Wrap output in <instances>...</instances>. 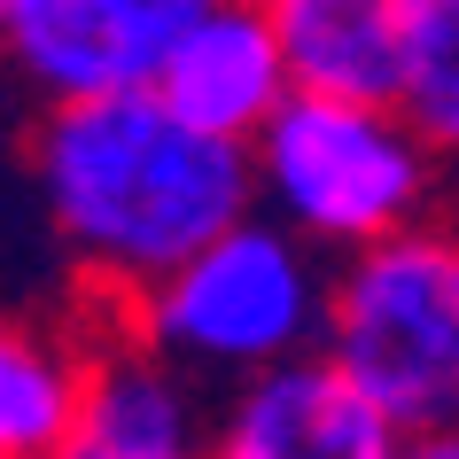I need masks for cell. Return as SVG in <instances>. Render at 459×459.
I'll list each match as a JSON object with an SVG mask.
<instances>
[{"label":"cell","instance_id":"6","mask_svg":"<svg viewBox=\"0 0 459 459\" xmlns=\"http://www.w3.org/2000/svg\"><path fill=\"white\" fill-rule=\"evenodd\" d=\"M211 452L226 459H397L405 429L342 374L327 351L242 374L218 397Z\"/></svg>","mask_w":459,"mask_h":459},{"label":"cell","instance_id":"9","mask_svg":"<svg viewBox=\"0 0 459 459\" xmlns=\"http://www.w3.org/2000/svg\"><path fill=\"white\" fill-rule=\"evenodd\" d=\"M265 8L289 48V78L304 94L397 101L412 0H265Z\"/></svg>","mask_w":459,"mask_h":459},{"label":"cell","instance_id":"12","mask_svg":"<svg viewBox=\"0 0 459 459\" xmlns=\"http://www.w3.org/2000/svg\"><path fill=\"white\" fill-rule=\"evenodd\" d=\"M0 8H8V0H0Z\"/></svg>","mask_w":459,"mask_h":459},{"label":"cell","instance_id":"11","mask_svg":"<svg viewBox=\"0 0 459 459\" xmlns=\"http://www.w3.org/2000/svg\"><path fill=\"white\" fill-rule=\"evenodd\" d=\"M397 109H405V117L436 141V156L459 171V0H412Z\"/></svg>","mask_w":459,"mask_h":459},{"label":"cell","instance_id":"1","mask_svg":"<svg viewBox=\"0 0 459 459\" xmlns=\"http://www.w3.org/2000/svg\"><path fill=\"white\" fill-rule=\"evenodd\" d=\"M24 171L55 249L109 304L141 296L156 273L257 211L249 141L179 117L156 86L39 101Z\"/></svg>","mask_w":459,"mask_h":459},{"label":"cell","instance_id":"5","mask_svg":"<svg viewBox=\"0 0 459 459\" xmlns=\"http://www.w3.org/2000/svg\"><path fill=\"white\" fill-rule=\"evenodd\" d=\"M211 0H8L0 63L31 101H86L156 86L164 55Z\"/></svg>","mask_w":459,"mask_h":459},{"label":"cell","instance_id":"4","mask_svg":"<svg viewBox=\"0 0 459 459\" xmlns=\"http://www.w3.org/2000/svg\"><path fill=\"white\" fill-rule=\"evenodd\" d=\"M249 156H257V203L289 218L327 257H351L412 218H429L436 187L452 171L397 101L304 94V86L265 117Z\"/></svg>","mask_w":459,"mask_h":459},{"label":"cell","instance_id":"7","mask_svg":"<svg viewBox=\"0 0 459 459\" xmlns=\"http://www.w3.org/2000/svg\"><path fill=\"white\" fill-rule=\"evenodd\" d=\"M203 374L164 359L117 319V335L86 351V389H78L71 459H187L211 452L218 405L203 397Z\"/></svg>","mask_w":459,"mask_h":459},{"label":"cell","instance_id":"10","mask_svg":"<svg viewBox=\"0 0 459 459\" xmlns=\"http://www.w3.org/2000/svg\"><path fill=\"white\" fill-rule=\"evenodd\" d=\"M94 342L0 312V459H55L71 452L78 389Z\"/></svg>","mask_w":459,"mask_h":459},{"label":"cell","instance_id":"3","mask_svg":"<svg viewBox=\"0 0 459 459\" xmlns=\"http://www.w3.org/2000/svg\"><path fill=\"white\" fill-rule=\"evenodd\" d=\"M319 351L405 429V452L459 459V226L429 211L335 257Z\"/></svg>","mask_w":459,"mask_h":459},{"label":"cell","instance_id":"2","mask_svg":"<svg viewBox=\"0 0 459 459\" xmlns=\"http://www.w3.org/2000/svg\"><path fill=\"white\" fill-rule=\"evenodd\" d=\"M327 296H335V257L257 203L195 257L156 273L141 296H125L117 319L187 374H203L211 389H226L242 374L319 351Z\"/></svg>","mask_w":459,"mask_h":459},{"label":"cell","instance_id":"8","mask_svg":"<svg viewBox=\"0 0 459 459\" xmlns=\"http://www.w3.org/2000/svg\"><path fill=\"white\" fill-rule=\"evenodd\" d=\"M156 94H164L179 117L211 125V133L257 141L265 117L296 94L289 48H281V31H273V8L265 0H211V8L179 31V48L164 55Z\"/></svg>","mask_w":459,"mask_h":459}]
</instances>
